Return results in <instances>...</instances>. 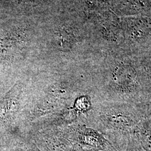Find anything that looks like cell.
<instances>
[{
	"mask_svg": "<svg viewBox=\"0 0 151 151\" xmlns=\"http://www.w3.org/2000/svg\"><path fill=\"white\" fill-rule=\"evenodd\" d=\"M97 83L103 101L148 104L145 93V68L129 60L115 62Z\"/></svg>",
	"mask_w": 151,
	"mask_h": 151,
	"instance_id": "1",
	"label": "cell"
},
{
	"mask_svg": "<svg viewBox=\"0 0 151 151\" xmlns=\"http://www.w3.org/2000/svg\"><path fill=\"white\" fill-rule=\"evenodd\" d=\"M151 111V105L146 103L103 101L92 111L90 122L103 133L129 138Z\"/></svg>",
	"mask_w": 151,
	"mask_h": 151,
	"instance_id": "2",
	"label": "cell"
},
{
	"mask_svg": "<svg viewBox=\"0 0 151 151\" xmlns=\"http://www.w3.org/2000/svg\"><path fill=\"white\" fill-rule=\"evenodd\" d=\"M20 89L14 87L0 101V119H10L18 109L19 96Z\"/></svg>",
	"mask_w": 151,
	"mask_h": 151,
	"instance_id": "3",
	"label": "cell"
},
{
	"mask_svg": "<svg viewBox=\"0 0 151 151\" xmlns=\"http://www.w3.org/2000/svg\"><path fill=\"white\" fill-rule=\"evenodd\" d=\"M80 135L82 142L88 145L101 148L108 151H116L108 141L95 130L87 128L85 126H82L80 129Z\"/></svg>",
	"mask_w": 151,
	"mask_h": 151,
	"instance_id": "4",
	"label": "cell"
}]
</instances>
